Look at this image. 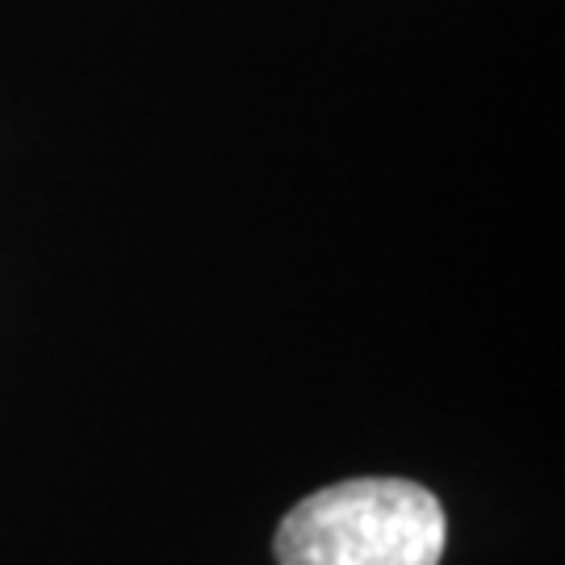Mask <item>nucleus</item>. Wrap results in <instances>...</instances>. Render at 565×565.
<instances>
[{"label": "nucleus", "mask_w": 565, "mask_h": 565, "mask_svg": "<svg viewBox=\"0 0 565 565\" xmlns=\"http://www.w3.org/2000/svg\"><path fill=\"white\" fill-rule=\"evenodd\" d=\"M448 520L427 486L352 478L310 494L277 527L281 565H440Z\"/></svg>", "instance_id": "nucleus-1"}]
</instances>
